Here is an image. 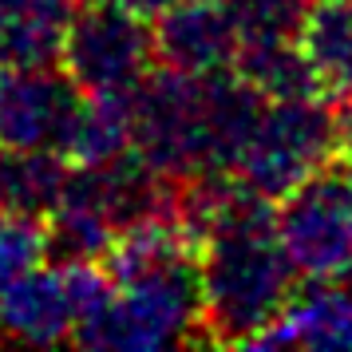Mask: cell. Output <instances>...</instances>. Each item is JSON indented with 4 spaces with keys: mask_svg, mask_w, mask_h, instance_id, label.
Listing matches in <instances>:
<instances>
[{
    "mask_svg": "<svg viewBox=\"0 0 352 352\" xmlns=\"http://www.w3.org/2000/svg\"><path fill=\"white\" fill-rule=\"evenodd\" d=\"M44 254H48V241H44L40 222H28V218L0 210V293L12 285L20 273L40 265Z\"/></svg>",
    "mask_w": 352,
    "mask_h": 352,
    "instance_id": "2e32d148",
    "label": "cell"
},
{
    "mask_svg": "<svg viewBox=\"0 0 352 352\" xmlns=\"http://www.w3.org/2000/svg\"><path fill=\"white\" fill-rule=\"evenodd\" d=\"M198 329L206 333L202 270H198V254H186L111 277V293L83 320L76 344L111 352H151L186 344Z\"/></svg>",
    "mask_w": 352,
    "mask_h": 352,
    "instance_id": "7a4b0ae2",
    "label": "cell"
},
{
    "mask_svg": "<svg viewBox=\"0 0 352 352\" xmlns=\"http://www.w3.org/2000/svg\"><path fill=\"white\" fill-rule=\"evenodd\" d=\"M111 4H123V8L139 12V16H159V12H166L170 4H178V0H111Z\"/></svg>",
    "mask_w": 352,
    "mask_h": 352,
    "instance_id": "e0dca14e",
    "label": "cell"
},
{
    "mask_svg": "<svg viewBox=\"0 0 352 352\" xmlns=\"http://www.w3.org/2000/svg\"><path fill=\"white\" fill-rule=\"evenodd\" d=\"M135 151L131 96H83L64 139V159L72 166H91Z\"/></svg>",
    "mask_w": 352,
    "mask_h": 352,
    "instance_id": "7c38bea8",
    "label": "cell"
},
{
    "mask_svg": "<svg viewBox=\"0 0 352 352\" xmlns=\"http://www.w3.org/2000/svg\"><path fill=\"white\" fill-rule=\"evenodd\" d=\"M72 182V162L60 151L0 146V210L28 222H48Z\"/></svg>",
    "mask_w": 352,
    "mask_h": 352,
    "instance_id": "30bf717a",
    "label": "cell"
},
{
    "mask_svg": "<svg viewBox=\"0 0 352 352\" xmlns=\"http://www.w3.org/2000/svg\"><path fill=\"white\" fill-rule=\"evenodd\" d=\"M254 349H352V281H313L293 293L285 313L254 336Z\"/></svg>",
    "mask_w": 352,
    "mask_h": 352,
    "instance_id": "9c48e42d",
    "label": "cell"
},
{
    "mask_svg": "<svg viewBox=\"0 0 352 352\" xmlns=\"http://www.w3.org/2000/svg\"><path fill=\"white\" fill-rule=\"evenodd\" d=\"M277 234L293 265L309 281H336L352 273V175L317 170L281 198Z\"/></svg>",
    "mask_w": 352,
    "mask_h": 352,
    "instance_id": "8992f818",
    "label": "cell"
},
{
    "mask_svg": "<svg viewBox=\"0 0 352 352\" xmlns=\"http://www.w3.org/2000/svg\"><path fill=\"white\" fill-rule=\"evenodd\" d=\"M155 28L146 16L111 0L80 4L60 64L87 96H131L155 72Z\"/></svg>",
    "mask_w": 352,
    "mask_h": 352,
    "instance_id": "5b68a950",
    "label": "cell"
},
{
    "mask_svg": "<svg viewBox=\"0 0 352 352\" xmlns=\"http://www.w3.org/2000/svg\"><path fill=\"white\" fill-rule=\"evenodd\" d=\"M155 52L162 67L186 76L234 72L241 56V36L218 0H178L155 24Z\"/></svg>",
    "mask_w": 352,
    "mask_h": 352,
    "instance_id": "ba28073f",
    "label": "cell"
},
{
    "mask_svg": "<svg viewBox=\"0 0 352 352\" xmlns=\"http://www.w3.org/2000/svg\"><path fill=\"white\" fill-rule=\"evenodd\" d=\"M261 107L265 96L238 72L186 76L162 67L131 91L135 151L175 182L234 175Z\"/></svg>",
    "mask_w": 352,
    "mask_h": 352,
    "instance_id": "6da1fadb",
    "label": "cell"
},
{
    "mask_svg": "<svg viewBox=\"0 0 352 352\" xmlns=\"http://www.w3.org/2000/svg\"><path fill=\"white\" fill-rule=\"evenodd\" d=\"M333 99L352 91V0H313L297 36Z\"/></svg>",
    "mask_w": 352,
    "mask_h": 352,
    "instance_id": "5bb4252c",
    "label": "cell"
},
{
    "mask_svg": "<svg viewBox=\"0 0 352 352\" xmlns=\"http://www.w3.org/2000/svg\"><path fill=\"white\" fill-rule=\"evenodd\" d=\"M230 24L238 28L241 48L250 44H277L297 40L313 0H218Z\"/></svg>",
    "mask_w": 352,
    "mask_h": 352,
    "instance_id": "9a60e30c",
    "label": "cell"
},
{
    "mask_svg": "<svg viewBox=\"0 0 352 352\" xmlns=\"http://www.w3.org/2000/svg\"><path fill=\"white\" fill-rule=\"evenodd\" d=\"M80 83L56 64L0 72V146L60 151L83 103Z\"/></svg>",
    "mask_w": 352,
    "mask_h": 352,
    "instance_id": "52a82bcc",
    "label": "cell"
},
{
    "mask_svg": "<svg viewBox=\"0 0 352 352\" xmlns=\"http://www.w3.org/2000/svg\"><path fill=\"white\" fill-rule=\"evenodd\" d=\"M111 293V273L99 261H52L20 273L0 293V336L16 344L76 340L83 320Z\"/></svg>",
    "mask_w": 352,
    "mask_h": 352,
    "instance_id": "277c9868",
    "label": "cell"
},
{
    "mask_svg": "<svg viewBox=\"0 0 352 352\" xmlns=\"http://www.w3.org/2000/svg\"><path fill=\"white\" fill-rule=\"evenodd\" d=\"M245 83H254L265 99H301V96H329L317 64L309 60L301 40H277V44H250L241 48L234 64Z\"/></svg>",
    "mask_w": 352,
    "mask_h": 352,
    "instance_id": "4fadbf2b",
    "label": "cell"
},
{
    "mask_svg": "<svg viewBox=\"0 0 352 352\" xmlns=\"http://www.w3.org/2000/svg\"><path fill=\"white\" fill-rule=\"evenodd\" d=\"M344 170H349V175H352V139H349V143H344Z\"/></svg>",
    "mask_w": 352,
    "mask_h": 352,
    "instance_id": "ac0fdd59",
    "label": "cell"
},
{
    "mask_svg": "<svg viewBox=\"0 0 352 352\" xmlns=\"http://www.w3.org/2000/svg\"><path fill=\"white\" fill-rule=\"evenodd\" d=\"M76 8V0H0V72L56 64Z\"/></svg>",
    "mask_w": 352,
    "mask_h": 352,
    "instance_id": "8fae6325",
    "label": "cell"
},
{
    "mask_svg": "<svg viewBox=\"0 0 352 352\" xmlns=\"http://www.w3.org/2000/svg\"><path fill=\"white\" fill-rule=\"evenodd\" d=\"M340 123V107L324 96L265 99L238 155L234 178H241L261 198L281 202L293 186L333 162V155L344 146Z\"/></svg>",
    "mask_w": 352,
    "mask_h": 352,
    "instance_id": "3957f363",
    "label": "cell"
}]
</instances>
